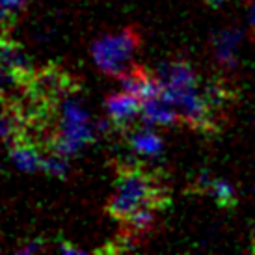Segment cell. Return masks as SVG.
<instances>
[{
    "mask_svg": "<svg viewBox=\"0 0 255 255\" xmlns=\"http://www.w3.org/2000/svg\"><path fill=\"white\" fill-rule=\"evenodd\" d=\"M164 188L155 183L147 171L136 166H123L118 171L116 190L107 203V213L116 220L125 222L143 207H162Z\"/></svg>",
    "mask_w": 255,
    "mask_h": 255,
    "instance_id": "1",
    "label": "cell"
},
{
    "mask_svg": "<svg viewBox=\"0 0 255 255\" xmlns=\"http://www.w3.org/2000/svg\"><path fill=\"white\" fill-rule=\"evenodd\" d=\"M97 134V125H93L90 114L86 112L77 99H65L60 108L58 134L50 142V151L58 155L71 156L88 145Z\"/></svg>",
    "mask_w": 255,
    "mask_h": 255,
    "instance_id": "2",
    "label": "cell"
},
{
    "mask_svg": "<svg viewBox=\"0 0 255 255\" xmlns=\"http://www.w3.org/2000/svg\"><path fill=\"white\" fill-rule=\"evenodd\" d=\"M138 45H140V36L136 28L105 34L92 45L93 64L108 77L123 78L132 69V56Z\"/></svg>",
    "mask_w": 255,
    "mask_h": 255,
    "instance_id": "3",
    "label": "cell"
},
{
    "mask_svg": "<svg viewBox=\"0 0 255 255\" xmlns=\"http://www.w3.org/2000/svg\"><path fill=\"white\" fill-rule=\"evenodd\" d=\"M156 78L162 86V97L170 103L179 93L199 86L198 73L194 71V67L186 60H170V62L160 64L156 71Z\"/></svg>",
    "mask_w": 255,
    "mask_h": 255,
    "instance_id": "4",
    "label": "cell"
},
{
    "mask_svg": "<svg viewBox=\"0 0 255 255\" xmlns=\"http://www.w3.org/2000/svg\"><path fill=\"white\" fill-rule=\"evenodd\" d=\"M108 112V118L114 125L118 127H125L130 123V120H134L136 116L142 114V99L136 97L134 93L121 92L114 93L105 103Z\"/></svg>",
    "mask_w": 255,
    "mask_h": 255,
    "instance_id": "5",
    "label": "cell"
},
{
    "mask_svg": "<svg viewBox=\"0 0 255 255\" xmlns=\"http://www.w3.org/2000/svg\"><path fill=\"white\" fill-rule=\"evenodd\" d=\"M140 118L145 125H160V127H173L183 121L179 110L175 108L173 103H170L168 99H164L162 95L160 97H155V99H147L142 103V114Z\"/></svg>",
    "mask_w": 255,
    "mask_h": 255,
    "instance_id": "6",
    "label": "cell"
},
{
    "mask_svg": "<svg viewBox=\"0 0 255 255\" xmlns=\"http://www.w3.org/2000/svg\"><path fill=\"white\" fill-rule=\"evenodd\" d=\"M242 39V32L239 28H224L213 36V54L216 64L231 71L237 67V49Z\"/></svg>",
    "mask_w": 255,
    "mask_h": 255,
    "instance_id": "7",
    "label": "cell"
},
{
    "mask_svg": "<svg viewBox=\"0 0 255 255\" xmlns=\"http://www.w3.org/2000/svg\"><path fill=\"white\" fill-rule=\"evenodd\" d=\"M196 190L203 192V194H211L214 201L224 209H231L237 205V194H235V186L227 183L224 179L213 177L209 171H201L196 179Z\"/></svg>",
    "mask_w": 255,
    "mask_h": 255,
    "instance_id": "8",
    "label": "cell"
},
{
    "mask_svg": "<svg viewBox=\"0 0 255 255\" xmlns=\"http://www.w3.org/2000/svg\"><path fill=\"white\" fill-rule=\"evenodd\" d=\"M127 142L130 149L142 156L156 158L162 153V140L151 128V125H143L140 128H134L127 134Z\"/></svg>",
    "mask_w": 255,
    "mask_h": 255,
    "instance_id": "9",
    "label": "cell"
},
{
    "mask_svg": "<svg viewBox=\"0 0 255 255\" xmlns=\"http://www.w3.org/2000/svg\"><path fill=\"white\" fill-rule=\"evenodd\" d=\"M9 156H11V162L19 168L21 171H37L41 170L43 156L37 153L36 147H32L28 142H15L9 145Z\"/></svg>",
    "mask_w": 255,
    "mask_h": 255,
    "instance_id": "10",
    "label": "cell"
},
{
    "mask_svg": "<svg viewBox=\"0 0 255 255\" xmlns=\"http://www.w3.org/2000/svg\"><path fill=\"white\" fill-rule=\"evenodd\" d=\"M128 233L130 235H142L147 233L149 229L155 224V209L153 207H143L140 211H136L132 216H128L125 222Z\"/></svg>",
    "mask_w": 255,
    "mask_h": 255,
    "instance_id": "11",
    "label": "cell"
},
{
    "mask_svg": "<svg viewBox=\"0 0 255 255\" xmlns=\"http://www.w3.org/2000/svg\"><path fill=\"white\" fill-rule=\"evenodd\" d=\"M41 170L45 171V173H49V175H52V177L64 179L65 175H67V171H69L67 156L58 155V153H52V151H50V155L43 158Z\"/></svg>",
    "mask_w": 255,
    "mask_h": 255,
    "instance_id": "12",
    "label": "cell"
},
{
    "mask_svg": "<svg viewBox=\"0 0 255 255\" xmlns=\"http://www.w3.org/2000/svg\"><path fill=\"white\" fill-rule=\"evenodd\" d=\"M26 2L28 0H2V21H4V26H7V22L26 6Z\"/></svg>",
    "mask_w": 255,
    "mask_h": 255,
    "instance_id": "13",
    "label": "cell"
},
{
    "mask_svg": "<svg viewBox=\"0 0 255 255\" xmlns=\"http://www.w3.org/2000/svg\"><path fill=\"white\" fill-rule=\"evenodd\" d=\"M43 250V242L41 241H32L28 244H24L22 248L17 250V254L19 255H30V254H37V252H41Z\"/></svg>",
    "mask_w": 255,
    "mask_h": 255,
    "instance_id": "14",
    "label": "cell"
},
{
    "mask_svg": "<svg viewBox=\"0 0 255 255\" xmlns=\"http://www.w3.org/2000/svg\"><path fill=\"white\" fill-rule=\"evenodd\" d=\"M58 252L60 254H64V255H80V254H86L82 248H77V246H73V244H60L58 246Z\"/></svg>",
    "mask_w": 255,
    "mask_h": 255,
    "instance_id": "15",
    "label": "cell"
},
{
    "mask_svg": "<svg viewBox=\"0 0 255 255\" xmlns=\"http://www.w3.org/2000/svg\"><path fill=\"white\" fill-rule=\"evenodd\" d=\"M250 26L255 32V0H250Z\"/></svg>",
    "mask_w": 255,
    "mask_h": 255,
    "instance_id": "16",
    "label": "cell"
},
{
    "mask_svg": "<svg viewBox=\"0 0 255 255\" xmlns=\"http://www.w3.org/2000/svg\"><path fill=\"white\" fill-rule=\"evenodd\" d=\"M226 0H207V4L209 6H213V7H216V6H220V4H224Z\"/></svg>",
    "mask_w": 255,
    "mask_h": 255,
    "instance_id": "17",
    "label": "cell"
},
{
    "mask_svg": "<svg viewBox=\"0 0 255 255\" xmlns=\"http://www.w3.org/2000/svg\"><path fill=\"white\" fill-rule=\"evenodd\" d=\"M252 242H254V250H255V231H254V241Z\"/></svg>",
    "mask_w": 255,
    "mask_h": 255,
    "instance_id": "18",
    "label": "cell"
}]
</instances>
